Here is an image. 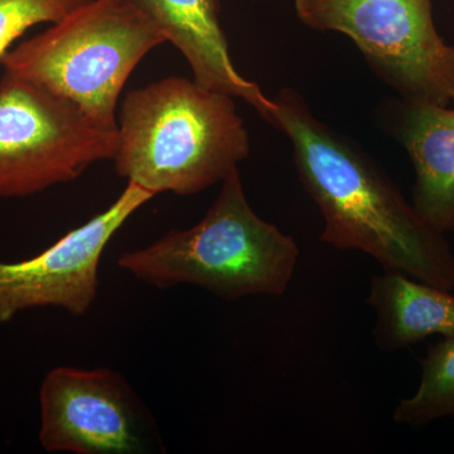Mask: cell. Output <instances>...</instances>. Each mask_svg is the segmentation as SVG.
<instances>
[{"instance_id":"1","label":"cell","mask_w":454,"mask_h":454,"mask_svg":"<svg viewBox=\"0 0 454 454\" xmlns=\"http://www.w3.org/2000/svg\"><path fill=\"white\" fill-rule=\"evenodd\" d=\"M277 129L293 148L301 184L324 217L322 243L357 250L438 288L454 289V254L379 164L316 118L303 97L283 89L274 98Z\"/></svg>"},{"instance_id":"2","label":"cell","mask_w":454,"mask_h":454,"mask_svg":"<svg viewBox=\"0 0 454 454\" xmlns=\"http://www.w3.org/2000/svg\"><path fill=\"white\" fill-rule=\"evenodd\" d=\"M116 130V172L153 196L202 192L223 182L250 152L232 97L186 77L128 92Z\"/></svg>"},{"instance_id":"3","label":"cell","mask_w":454,"mask_h":454,"mask_svg":"<svg viewBox=\"0 0 454 454\" xmlns=\"http://www.w3.org/2000/svg\"><path fill=\"white\" fill-rule=\"evenodd\" d=\"M221 184L197 225L172 230L148 247L121 254L119 268L155 289L192 284L227 301L286 293L300 247L255 214L239 168Z\"/></svg>"},{"instance_id":"4","label":"cell","mask_w":454,"mask_h":454,"mask_svg":"<svg viewBox=\"0 0 454 454\" xmlns=\"http://www.w3.org/2000/svg\"><path fill=\"white\" fill-rule=\"evenodd\" d=\"M166 40L125 0H92L0 59L4 73L71 101L116 129V106L139 62Z\"/></svg>"},{"instance_id":"5","label":"cell","mask_w":454,"mask_h":454,"mask_svg":"<svg viewBox=\"0 0 454 454\" xmlns=\"http://www.w3.org/2000/svg\"><path fill=\"white\" fill-rule=\"evenodd\" d=\"M295 11L312 28L351 38L405 101L454 103V46L435 28L432 0H295Z\"/></svg>"},{"instance_id":"6","label":"cell","mask_w":454,"mask_h":454,"mask_svg":"<svg viewBox=\"0 0 454 454\" xmlns=\"http://www.w3.org/2000/svg\"><path fill=\"white\" fill-rule=\"evenodd\" d=\"M118 130L71 101L4 73L0 80V199L27 197L114 160Z\"/></svg>"},{"instance_id":"7","label":"cell","mask_w":454,"mask_h":454,"mask_svg":"<svg viewBox=\"0 0 454 454\" xmlns=\"http://www.w3.org/2000/svg\"><path fill=\"white\" fill-rule=\"evenodd\" d=\"M38 439L51 453L134 454L151 442V418L118 372L59 366L40 387Z\"/></svg>"},{"instance_id":"8","label":"cell","mask_w":454,"mask_h":454,"mask_svg":"<svg viewBox=\"0 0 454 454\" xmlns=\"http://www.w3.org/2000/svg\"><path fill=\"white\" fill-rule=\"evenodd\" d=\"M153 195L128 182L116 201L62 236L44 252L20 262H0V325L26 310L56 307L74 316L91 309L106 245Z\"/></svg>"},{"instance_id":"9","label":"cell","mask_w":454,"mask_h":454,"mask_svg":"<svg viewBox=\"0 0 454 454\" xmlns=\"http://www.w3.org/2000/svg\"><path fill=\"white\" fill-rule=\"evenodd\" d=\"M177 47L203 88L241 98L276 128V101L236 70L220 22V0H125Z\"/></svg>"},{"instance_id":"10","label":"cell","mask_w":454,"mask_h":454,"mask_svg":"<svg viewBox=\"0 0 454 454\" xmlns=\"http://www.w3.org/2000/svg\"><path fill=\"white\" fill-rule=\"evenodd\" d=\"M394 114V133L413 163L415 210L442 234L454 231V109L404 100Z\"/></svg>"},{"instance_id":"11","label":"cell","mask_w":454,"mask_h":454,"mask_svg":"<svg viewBox=\"0 0 454 454\" xmlns=\"http://www.w3.org/2000/svg\"><path fill=\"white\" fill-rule=\"evenodd\" d=\"M367 304L375 312L373 342L381 351H399L435 334L454 337V295L402 271L384 269L373 276Z\"/></svg>"},{"instance_id":"12","label":"cell","mask_w":454,"mask_h":454,"mask_svg":"<svg viewBox=\"0 0 454 454\" xmlns=\"http://www.w3.org/2000/svg\"><path fill=\"white\" fill-rule=\"evenodd\" d=\"M450 417H454V337L429 346L419 387L394 411L396 423L417 428Z\"/></svg>"},{"instance_id":"13","label":"cell","mask_w":454,"mask_h":454,"mask_svg":"<svg viewBox=\"0 0 454 454\" xmlns=\"http://www.w3.org/2000/svg\"><path fill=\"white\" fill-rule=\"evenodd\" d=\"M92 0H0V59L9 47L40 23H55Z\"/></svg>"}]
</instances>
